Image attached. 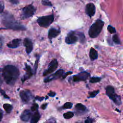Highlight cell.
I'll use <instances>...</instances> for the list:
<instances>
[{
	"mask_svg": "<svg viewBox=\"0 0 123 123\" xmlns=\"http://www.w3.org/2000/svg\"><path fill=\"white\" fill-rule=\"evenodd\" d=\"M2 75L7 84L13 85L19 75V71L16 67L8 65L3 68Z\"/></svg>",
	"mask_w": 123,
	"mask_h": 123,
	"instance_id": "6da1fadb",
	"label": "cell"
},
{
	"mask_svg": "<svg viewBox=\"0 0 123 123\" xmlns=\"http://www.w3.org/2000/svg\"><path fill=\"white\" fill-rule=\"evenodd\" d=\"M2 22L7 29L18 30H23L26 29L25 26L18 22L11 14L8 13L3 15Z\"/></svg>",
	"mask_w": 123,
	"mask_h": 123,
	"instance_id": "7a4b0ae2",
	"label": "cell"
},
{
	"mask_svg": "<svg viewBox=\"0 0 123 123\" xmlns=\"http://www.w3.org/2000/svg\"><path fill=\"white\" fill-rule=\"evenodd\" d=\"M104 22L101 20H97L90 27L88 34L90 37L95 38L100 34L104 25Z\"/></svg>",
	"mask_w": 123,
	"mask_h": 123,
	"instance_id": "3957f363",
	"label": "cell"
},
{
	"mask_svg": "<svg viewBox=\"0 0 123 123\" xmlns=\"http://www.w3.org/2000/svg\"><path fill=\"white\" fill-rule=\"evenodd\" d=\"M106 94L116 105H120L122 103L121 97L115 93L114 88L111 86H108L106 88Z\"/></svg>",
	"mask_w": 123,
	"mask_h": 123,
	"instance_id": "277c9868",
	"label": "cell"
},
{
	"mask_svg": "<svg viewBox=\"0 0 123 123\" xmlns=\"http://www.w3.org/2000/svg\"><path fill=\"white\" fill-rule=\"evenodd\" d=\"M54 16L53 14L41 16L39 17L37 20L38 25L43 27H48L53 22Z\"/></svg>",
	"mask_w": 123,
	"mask_h": 123,
	"instance_id": "5b68a950",
	"label": "cell"
},
{
	"mask_svg": "<svg viewBox=\"0 0 123 123\" xmlns=\"http://www.w3.org/2000/svg\"><path fill=\"white\" fill-rule=\"evenodd\" d=\"M36 10V8L32 5H29L25 7L22 10L21 18L25 19L32 16L34 14Z\"/></svg>",
	"mask_w": 123,
	"mask_h": 123,
	"instance_id": "8992f818",
	"label": "cell"
},
{
	"mask_svg": "<svg viewBox=\"0 0 123 123\" xmlns=\"http://www.w3.org/2000/svg\"><path fill=\"white\" fill-rule=\"evenodd\" d=\"M58 65V63L56 59L53 60L49 64L48 68L43 73V75L46 76L52 73L57 69Z\"/></svg>",
	"mask_w": 123,
	"mask_h": 123,
	"instance_id": "52a82bcc",
	"label": "cell"
},
{
	"mask_svg": "<svg viewBox=\"0 0 123 123\" xmlns=\"http://www.w3.org/2000/svg\"><path fill=\"white\" fill-rule=\"evenodd\" d=\"M90 76V74L87 72H82L76 75L73 76V81L74 82H78L81 81H85Z\"/></svg>",
	"mask_w": 123,
	"mask_h": 123,
	"instance_id": "ba28073f",
	"label": "cell"
},
{
	"mask_svg": "<svg viewBox=\"0 0 123 123\" xmlns=\"http://www.w3.org/2000/svg\"><path fill=\"white\" fill-rule=\"evenodd\" d=\"M63 72H64V71L62 69L58 70L55 73H54V74H52L51 75H50L49 76L45 78L44 80V81L45 82L47 83V82H50L53 80L59 78L63 75Z\"/></svg>",
	"mask_w": 123,
	"mask_h": 123,
	"instance_id": "9c48e42d",
	"label": "cell"
},
{
	"mask_svg": "<svg viewBox=\"0 0 123 123\" xmlns=\"http://www.w3.org/2000/svg\"><path fill=\"white\" fill-rule=\"evenodd\" d=\"M96 12V7L95 5L92 3H89L86 5V12L90 17L94 15Z\"/></svg>",
	"mask_w": 123,
	"mask_h": 123,
	"instance_id": "30bf717a",
	"label": "cell"
},
{
	"mask_svg": "<svg viewBox=\"0 0 123 123\" xmlns=\"http://www.w3.org/2000/svg\"><path fill=\"white\" fill-rule=\"evenodd\" d=\"M78 40V37H76L73 32L69 33L65 38V42L68 44L75 43Z\"/></svg>",
	"mask_w": 123,
	"mask_h": 123,
	"instance_id": "8fae6325",
	"label": "cell"
},
{
	"mask_svg": "<svg viewBox=\"0 0 123 123\" xmlns=\"http://www.w3.org/2000/svg\"><path fill=\"white\" fill-rule=\"evenodd\" d=\"M24 45L25 48V50L27 54L31 52L33 49V43L32 41L28 38H25L24 40Z\"/></svg>",
	"mask_w": 123,
	"mask_h": 123,
	"instance_id": "7c38bea8",
	"label": "cell"
},
{
	"mask_svg": "<svg viewBox=\"0 0 123 123\" xmlns=\"http://www.w3.org/2000/svg\"><path fill=\"white\" fill-rule=\"evenodd\" d=\"M60 32L61 31L60 29L51 28L48 32V37L49 39H51L58 36L60 34Z\"/></svg>",
	"mask_w": 123,
	"mask_h": 123,
	"instance_id": "4fadbf2b",
	"label": "cell"
},
{
	"mask_svg": "<svg viewBox=\"0 0 123 123\" xmlns=\"http://www.w3.org/2000/svg\"><path fill=\"white\" fill-rule=\"evenodd\" d=\"M21 42L20 39H14L7 44V46L10 48H16L20 45Z\"/></svg>",
	"mask_w": 123,
	"mask_h": 123,
	"instance_id": "5bb4252c",
	"label": "cell"
},
{
	"mask_svg": "<svg viewBox=\"0 0 123 123\" xmlns=\"http://www.w3.org/2000/svg\"><path fill=\"white\" fill-rule=\"evenodd\" d=\"M31 116V113L30 111L28 110H26L24 111L21 115V119L22 121L24 122L28 121L30 118Z\"/></svg>",
	"mask_w": 123,
	"mask_h": 123,
	"instance_id": "9a60e30c",
	"label": "cell"
},
{
	"mask_svg": "<svg viewBox=\"0 0 123 123\" xmlns=\"http://www.w3.org/2000/svg\"><path fill=\"white\" fill-rule=\"evenodd\" d=\"M25 70H26V73L24 76L23 78H22V81H25L26 79H28L32 75V70L30 66L26 64H25Z\"/></svg>",
	"mask_w": 123,
	"mask_h": 123,
	"instance_id": "2e32d148",
	"label": "cell"
},
{
	"mask_svg": "<svg viewBox=\"0 0 123 123\" xmlns=\"http://www.w3.org/2000/svg\"><path fill=\"white\" fill-rule=\"evenodd\" d=\"M20 96L22 100L24 102H27L30 99V96L29 93L26 91H21L20 93Z\"/></svg>",
	"mask_w": 123,
	"mask_h": 123,
	"instance_id": "e0dca14e",
	"label": "cell"
},
{
	"mask_svg": "<svg viewBox=\"0 0 123 123\" xmlns=\"http://www.w3.org/2000/svg\"><path fill=\"white\" fill-rule=\"evenodd\" d=\"M98 54L97 51L94 48H91L89 51V57L92 61H94L98 58Z\"/></svg>",
	"mask_w": 123,
	"mask_h": 123,
	"instance_id": "ac0fdd59",
	"label": "cell"
},
{
	"mask_svg": "<svg viewBox=\"0 0 123 123\" xmlns=\"http://www.w3.org/2000/svg\"><path fill=\"white\" fill-rule=\"evenodd\" d=\"M40 118V115L39 113L37 111L34 113V114L32 117L30 123H37V122L39 121Z\"/></svg>",
	"mask_w": 123,
	"mask_h": 123,
	"instance_id": "d6986e66",
	"label": "cell"
},
{
	"mask_svg": "<svg viewBox=\"0 0 123 123\" xmlns=\"http://www.w3.org/2000/svg\"><path fill=\"white\" fill-rule=\"evenodd\" d=\"M75 108L79 111H84L86 110V107L81 103H77L75 105Z\"/></svg>",
	"mask_w": 123,
	"mask_h": 123,
	"instance_id": "ffe728a7",
	"label": "cell"
},
{
	"mask_svg": "<svg viewBox=\"0 0 123 123\" xmlns=\"http://www.w3.org/2000/svg\"><path fill=\"white\" fill-rule=\"evenodd\" d=\"M3 108L4 110L6 111L7 113H10L12 109V107L11 105L8 104V103H5L3 105Z\"/></svg>",
	"mask_w": 123,
	"mask_h": 123,
	"instance_id": "44dd1931",
	"label": "cell"
},
{
	"mask_svg": "<svg viewBox=\"0 0 123 123\" xmlns=\"http://www.w3.org/2000/svg\"><path fill=\"white\" fill-rule=\"evenodd\" d=\"M77 35L79 37V39L81 43H84L85 42V36L82 32H78L77 33Z\"/></svg>",
	"mask_w": 123,
	"mask_h": 123,
	"instance_id": "7402d4cb",
	"label": "cell"
},
{
	"mask_svg": "<svg viewBox=\"0 0 123 123\" xmlns=\"http://www.w3.org/2000/svg\"><path fill=\"white\" fill-rule=\"evenodd\" d=\"M63 117L65 119H70V118H71L72 117H73L74 115V113L72 111H68L67 112L64 113L63 114Z\"/></svg>",
	"mask_w": 123,
	"mask_h": 123,
	"instance_id": "603a6c76",
	"label": "cell"
},
{
	"mask_svg": "<svg viewBox=\"0 0 123 123\" xmlns=\"http://www.w3.org/2000/svg\"><path fill=\"white\" fill-rule=\"evenodd\" d=\"M112 41L116 44H121L120 38L117 35H114L113 36Z\"/></svg>",
	"mask_w": 123,
	"mask_h": 123,
	"instance_id": "cb8c5ba5",
	"label": "cell"
},
{
	"mask_svg": "<svg viewBox=\"0 0 123 123\" xmlns=\"http://www.w3.org/2000/svg\"><path fill=\"white\" fill-rule=\"evenodd\" d=\"M101 80V78L98 77H92L90 79V82L91 83H95L99 82Z\"/></svg>",
	"mask_w": 123,
	"mask_h": 123,
	"instance_id": "d4e9b609",
	"label": "cell"
},
{
	"mask_svg": "<svg viewBox=\"0 0 123 123\" xmlns=\"http://www.w3.org/2000/svg\"><path fill=\"white\" fill-rule=\"evenodd\" d=\"M99 93V90H95L89 93V96L88 98H94L95 97L98 93Z\"/></svg>",
	"mask_w": 123,
	"mask_h": 123,
	"instance_id": "484cf974",
	"label": "cell"
},
{
	"mask_svg": "<svg viewBox=\"0 0 123 123\" xmlns=\"http://www.w3.org/2000/svg\"><path fill=\"white\" fill-rule=\"evenodd\" d=\"M107 29H108V31L111 33H115L116 32V29L115 28L113 27L111 25H109L108 26V27H107Z\"/></svg>",
	"mask_w": 123,
	"mask_h": 123,
	"instance_id": "4316f807",
	"label": "cell"
},
{
	"mask_svg": "<svg viewBox=\"0 0 123 123\" xmlns=\"http://www.w3.org/2000/svg\"><path fill=\"white\" fill-rule=\"evenodd\" d=\"M73 107V103L71 102H66L63 105L64 109H71Z\"/></svg>",
	"mask_w": 123,
	"mask_h": 123,
	"instance_id": "83f0119b",
	"label": "cell"
},
{
	"mask_svg": "<svg viewBox=\"0 0 123 123\" xmlns=\"http://www.w3.org/2000/svg\"><path fill=\"white\" fill-rule=\"evenodd\" d=\"M38 61H39V56H37V58L36 59V62H35V63L34 66V72L35 74L36 73V72L37 71V66H38Z\"/></svg>",
	"mask_w": 123,
	"mask_h": 123,
	"instance_id": "f1b7e54d",
	"label": "cell"
},
{
	"mask_svg": "<svg viewBox=\"0 0 123 123\" xmlns=\"http://www.w3.org/2000/svg\"><path fill=\"white\" fill-rule=\"evenodd\" d=\"M42 3L44 5L49 6H52V4L48 0H43L42 1Z\"/></svg>",
	"mask_w": 123,
	"mask_h": 123,
	"instance_id": "f546056e",
	"label": "cell"
},
{
	"mask_svg": "<svg viewBox=\"0 0 123 123\" xmlns=\"http://www.w3.org/2000/svg\"><path fill=\"white\" fill-rule=\"evenodd\" d=\"M38 108V105L37 103H34L33 104V105L31 107V110L32 111H35L37 110Z\"/></svg>",
	"mask_w": 123,
	"mask_h": 123,
	"instance_id": "4dcf8cb0",
	"label": "cell"
},
{
	"mask_svg": "<svg viewBox=\"0 0 123 123\" xmlns=\"http://www.w3.org/2000/svg\"><path fill=\"white\" fill-rule=\"evenodd\" d=\"M4 8V4L2 0H0V13L2 12Z\"/></svg>",
	"mask_w": 123,
	"mask_h": 123,
	"instance_id": "1f68e13d",
	"label": "cell"
},
{
	"mask_svg": "<svg viewBox=\"0 0 123 123\" xmlns=\"http://www.w3.org/2000/svg\"><path fill=\"white\" fill-rule=\"evenodd\" d=\"M93 120L90 118H87L85 121V123H93Z\"/></svg>",
	"mask_w": 123,
	"mask_h": 123,
	"instance_id": "d6a6232c",
	"label": "cell"
},
{
	"mask_svg": "<svg viewBox=\"0 0 123 123\" xmlns=\"http://www.w3.org/2000/svg\"><path fill=\"white\" fill-rule=\"evenodd\" d=\"M72 73H73V72H71V71H69V72L66 73L64 74H63V75H62V78H65L67 75H69V74H71Z\"/></svg>",
	"mask_w": 123,
	"mask_h": 123,
	"instance_id": "836d02e7",
	"label": "cell"
},
{
	"mask_svg": "<svg viewBox=\"0 0 123 123\" xmlns=\"http://www.w3.org/2000/svg\"><path fill=\"white\" fill-rule=\"evenodd\" d=\"M0 93L5 98H9V97H8V96L5 94V92L3 90H0Z\"/></svg>",
	"mask_w": 123,
	"mask_h": 123,
	"instance_id": "e575fe53",
	"label": "cell"
},
{
	"mask_svg": "<svg viewBox=\"0 0 123 123\" xmlns=\"http://www.w3.org/2000/svg\"><path fill=\"white\" fill-rule=\"evenodd\" d=\"M3 42H4V38L0 36V47H1L3 44Z\"/></svg>",
	"mask_w": 123,
	"mask_h": 123,
	"instance_id": "d590c367",
	"label": "cell"
},
{
	"mask_svg": "<svg viewBox=\"0 0 123 123\" xmlns=\"http://www.w3.org/2000/svg\"><path fill=\"white\" fill-rule=\"evenodd\" d=\"M55 95H56V93L53 91H50L48 94V95L50 97H54Z\"/></svg>",
	"mask_w": 123,
	"mask_h": 123,
	"instance_id": "8d00e7d4",
	"label": "cell"
},
{
	"mask_svg": "<svg viewBox=\"0 0 123 123\" xmlns=\"http://www.w3.org/2000/svg\"><path fill=\"white\" fill-rule=\"evenodd\" d=\"M44 97H39V96H37L36 97V99L38 100H39V101H42L43 99H44Z\"/></svg>",
	"mask_w": 123,
	"mask_h": 123,
	"instance_id": "74e56055",
	"label": "cell"
},
{
	"mask_svg": "<svg viewBox=\"0 0 123 123\" xmlns=\"http://www.w3.org/2000/svg\"><path fill=\"white\" fill-rule=\"evenodd\" d=\"M47 105H48L47 103H44V104H42V105H41V109H43V110H45V109L46 108V107H47Z\"/></svg>",
	"mask_w": 123,
	"mask_h": 123,
	"instance_id": "f35d334b",
	"label": "cell"
},
{
	"mask_svg": "<svg viewBox=\"0 0 123 123\" xmlns=\"http://www.w3.org/2000/svg\"><path fill=\"white\" fill-rule=\"evenodd\" d=\"M2 118V114L1 113H0V121L1 120Z\"/></svg>",
	"mask_w": 123,
	"mask_h": 123,
	"instance_id": "ab89813d",
	"label": "cell"
},
{
	"mask_svg": "<svg viewBox=\"0 0 123 123\" xmlns=\"http://www.w3.org/2000/svg\"></svg>",
	"mask_w": 123,
	"mask_h": 123,
	"instance_id": "60d3db41",
	"label": "cell"
}]
</instances>
